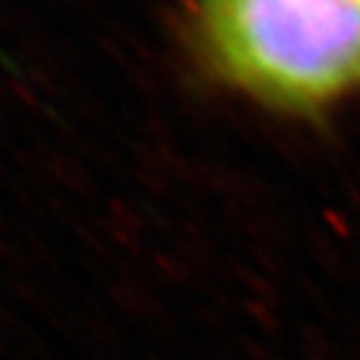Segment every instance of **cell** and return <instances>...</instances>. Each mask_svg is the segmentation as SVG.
<instances>
[{
    "mask_svg": "<svg viewBox=\"0 0 360 360\" xmlns=\"http://www.w3.org/2000/svg\"><path fill=\"white\" fill-rule=\"evenodd\" d=\"M213 70L268 105L321 110L360 90V0H198Z\"/></svg>",
    "mask_w": 360,
    "mask_h": 360,
    "instance_id": "1",
    "label": "cell"
}]
</instances>
